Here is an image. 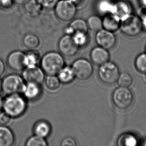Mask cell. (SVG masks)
<instances>
[{"instance_id": "1", "label": "cell", "mask_w": 146, "mask_h": 146, "mask_svg": "<svg viewBox=\"0 0 146 146\" xmlns=\"http://www.w3.org/2000/svg\"><path fill=\"white\" fill-rule=\"evenodd\" d=\"M4 99L3 110L12 118L21 116L26 112L27 103L24 96L20 94L7 95Z\"/></svg>"}, {"instance_id": "2", "label": "cell", "mask_w": 146, "mask_h": 146, "mask_svg": "<svg viewBox=\"0 0 146 146\" xmlns=\"http://www.w3.org/2000/svg\"><path fill=\"white\" fill-rule=\"evenodd\" d=\"M64 60L60 53L51 51L46 53L41 60V68L48 75H55L64 66Z\"/></svg>"}, {"instance_id": "3", "label": "cell", "mask_w": 146, "mask_h": 146, "mask_svg": "<svg viewBox=\"0 0 146 146\" xmlns=\"http://www.w3.org/2000/svg\"><path fill=\"white\" fill-rule=\"evenodd\" d=\"M26 83L20 75L11 74L7 75L2 80V91L7 95L21 94Z\"/></svg>"}, {"instance_id": "4", "label": "cell", "mask_w": 146, "mask_h": 146, "mask_svg": "<svg viewBox=\"0 0 146 146\" xmlns=\"http://www.w3.org/2000/svg\"><path fill=\"white\" fill-rule=\"evenodd\" d=\"M120 29L125 36L136 37L141 34L143 28L140 18L132 14L121 20Z\"/></svg>"}, {"instance_id": "5", "label": "cell", "mask_w": 146, "mask_h": 146, "mask_svg": "<svg viewBox=\"0 0 146 146\" xmlns=\"http://www.w3.org/2000/svg\"><path fill=\"white\" fill-rule=\"evenodd\" d=\"M98 75L99 78L102 83L106 85H111L117 81L120 72L118 67L115 63L108 61L100 66Z\"/></svg>"}, {"instance_id": "6", "label": "cell", "mask_w": 146, "mask_h": 146, "mask_svg": "<svg viewBox=\"0 0 146 146\" xmlns=\"http://www.w3.org/2000/svg\"><path fill=\"white\" fill-rule=\"evenodd\" d=\"M57 18L63 22H70L77 13V7L69 0H59L54 7Z\"/></svg>"}, {"instance_id": "7", "label": "cell", "mask_w": 146, "mask_h": 146, "mask_svg": "<svg viewBox=\"0 0 146 146\" xmlns=\"http://www.w3.org/2000/svg\"><path fill=\"white\" fill-rule=\"evenodd\" d=\"M112 100L114 104L118 108L126 110L132 104L133 95L128 88L120 87L113 93Z\"/></svg>"}, {"instance_id": "8", "label": "cell", "mask_w": 146, "mask_h": 146, "mask_svg": "<svg viewBox=\"0 0 146 146\" xmlns=\"http://www.w3.org/2000/svg\"><path fill=\"white\" fill-rule=\"evenodd\" d=\"M72 68L75 77L80 80H87L93 74V66L90 61L84 58L76 60L73 62Z\"/></svg>"}, {"instance_id": "9", "label": "cell", "mask_w": 146, "mask_h": 146, "mask_svg": "<svg viewBox=\"0 0 146 146\" xmlns=\"http://www.w3.org/2000/svg\"><path fill=\"white\" fill-rule=\"evenodd\" d=\"M79 46L75 43L72 36L65 35L59 40L58 49L62 55L72 57L77 53Z\"/></svg>"}, {"instance_id": "10", "label": "cell", "mask_w": 146, "mask_h": 146, "mask_svg": "<svg viewBox=\"0 0 146 146\" xmlns=\"http://www.w3.org/2000/svg\"><path fill=\"white\" fill-rule=\"evenodd\" d=\"M22 77L26 83H34L42 85L44 79V72L42 68L37 66L26 67L22 73Z\"/></svg>"}, {"instance_id": "11", "label": "cell", "mask_w": 146, "mask_h": 146, "mask_svg": "<svg viewBox=\"0 0 146 146\" xmlns=\"http://www.w3.org/2000/svg\"><path fill=\"white\" fill-rule=\"evenodd\" d=\"M95 40L98 46L108 50L114 48L116 43V38L114 33L103 29L97 32Z\"/></svg>"}, {"instance_id": "12", "label": "cell", "mask_w": 146, "mask_h": 146, "mask_svg": "<svg viewBox=\"0 0 146 146\" xmlns=\"http://www.w3.org/2000/svg\"><path fill=\"white\" fill-rule=\"evenodd\" d=\"M7 63L10 69L14 71H23L26 67L25 53L20 50L13 51L8 55Z\"/></svg>"}, {"instance_id": "13", "label": "cell", "mask_w": 146, "mask_h": 146, "mask_svg": "<svg viewBox=\"0 0 146 146\" xmlns=\"http://www.w3.org/2000/svg\"><path fill=\"white\" fill-rule=\"evenodd\" d=\"M110 54L107 49L100 46H97L92 49L90 53V59L95 65L100 66L109 61Z\"/></svg>"}, {"instance_id": "14", "label": "cell", "mask_w": 146, "mask_h": 146, "mask_svg": "<svg viewBox=\"0 0 146 146\" xmlns=\"http://www.w3.org/2000/svg\"><path fill=\"white\" fill-rule=\"evenodd\" d=\"M132 8L130 4L125 0H117L114 2L113 14L121 20L132 14Z\"/></svg>"}, {"instance_id": "15", "label": "cell", "mask_w": 146, "mask_h": 146, "mask_svg": "<svg viewBox=\"0 0 146 146\" xmlns=\"http://www.w3.org/2000/svg\"><path fill=\"white\" fill-rule=\"evenodd\" d=\"M88 31V28L86 22L82 19H76L71 21L69 26L65 28L64 33L65 35L72 36L77 32L87 33Z\"/></svg>"}, {"instance_id": "16", "label": "cell", "mask_w": 146, "mask_h": 146, "mask_svg": "<svg viewBox=\"0 0 146 146\" xmlns=\"http://www.w3.org/2000/svg\"><path fill=\"white\" fill-rule=\"evenodd\" d=\"M103 29L110 32H116L120 28L121 20L113 14H108L102 19Z\"/></svg>"}, {"instance_id": "17", "label": "cell", "mask_w": 146, "mask_h": 146, "mask_svg": "<svg viewBox=\"0 0 146 146\" xmlns=\"http://www.w3.org/2000/svg\"><path fill=\"white\" fill-rule=\"evenodd\" d=\"M15 137L12 130L7 126L0 125V146H12Z\"/></svg>"}, {"instance_id": "18", "label": "cell", "mask_w": 146, "mask_h": 146, "mask_svg": "<svg viewBox=\"0 0 146 146\" xmlns=\"http://www.w3.org/2000/svg\"><path fill=\"white\" fill-rule=\"evenodd\" d=\"M22 93L25 98L30 100L36 99L41 93L40 85L34 83H26Z\"/></svg>"}, {"instance_id": "19", "label": "cell", "mask_w": 146, "mask_h": 146, "mask_svg": "<svg viewBox=\"0 0 146 146\" xmlns=\"http://www.w3.org/2000/svg\"><path fill=\"white\" fill-rule=\"evenodd\" d=\"M114 2L111 0H99L96 5V9L98 14L105 16L113 14Z\"/></svg>"}, {"instance_id": "20", "label": "cell", "mask_w": 146, "mask_h": 146, "mask_svg": "<svg viewBox=\"0 0 146 146\" xmlns=\"http://www.w3.org/2000/svg\"><path fill=\"white\" fill-rule=\"evenodd\" d=\"M34 132L35 135L46 138L50 133L51 127L48 122L40 121L35 125Z\"/></svg>"}, {"instance_id": "21", "label": "cell", "mask_w": 146, "mask_h": 146, "mask_svg": "<svg viewBox=\"0 0 146 146\" xmlns=\"http://www.w3.org/2000/svg\"><path fill=\"white\" fill-rule=\"evenodd\" d=\"M57 77L60 82L63 84H68L73 81L75 78L74 73L72 67L65 66L62 68L57 74Z\"/></svg>"}, {"instance_id": "22", "label": "cell", "mask_w": 146, "mask_h": 146, "mask_svg": "<svg viewBox=\"0 0 146 146\" xmlns=\"http://www.w3.org/2000/svg\"><path fill=\"white\" fill-rule=\"evenodd\" d=\"M23 43L27 48L29 50H34L38 47L40 41L38 38L35 35L29 34L24 36Z\"/></svg>"}, {"instance_id": "23", "label": "cell", "mask_w": 146, "mask_h": 146, "mask_svg": "<svg viewBox=\"0 0 146 146\" xmlns=\"http://www.w3.org/2000/svg\"><path fill=\"white\" fill-rule=\"evenodd\" d=\"M25 5L26 11L32 17H38L42 12V8L36 0H30Z\"/></svg>"}, {"instance_id": "24", "label": "cell", "mask_w": 146, "mask_h": 146, "mask_svg": "<svg viewBox=\"0 0 146 146\" xmlns=\"http://www.w3.org/2000/svg\"><path fill=\"white\" fill-rule=\"evenodd\" d=\"M86 23L88 29L92 31L98 32L103 29L102 19L96 15H92L89 17Z\"/></svg>"}, {"instance_id": "25", "label": "cell", "mask_w": 146, "mask_h": 146, "mask_svg": "<svg viewBox=\"0 0 146 146\" xmlns=\"http://www.w3.org/2000/svg\"><path fill=\"white\" fill-rule=\"evenodd\" d=\"M39 59V53L35 50H30L25 53V64L26 67L36 66Z\"/></svg>"}, {"instance_id": "26", "label": "cell", "mask_w": 146, "mask_h": 146, "mask_svg": "<svg viewBox=\"0 0 146 146\" xmlns=\"http://www.w3.org/2000/svg\"><path fill=\"white\" fill-rule=\"evenodd\" d=\"M60 83L59 78L55 75H48L45 79L46 86L52 91H55L58 89Z\"/></svg>"}, {"instance_id": "27", "label": "cell", "mask_w": 146, "mask_h": 146, "mask_svg": "<svg viewBox=\"0 0 146 146\" xmlns=\"http://www.w3.org/2000/svg\"><path fill=\"white\" fill-rule=\"evenodd\" d=\"M117 82L120 87L129 88L132 84L133 79L130 74L124 72L119 75Z\"/></svg>"}, {"instance_id": "28", "label": "cell", "mask_w": 146, "mask_h": 146, "mask_svg": "<svg viewBox=\"0 0 146 146\" xmlns=\"http://www.w3.org/2000/svg\"><path fill=\"white\" fill-rule=\"evenodd\" d=\"M135 65L139 72L145 74L146 73V53L140 54L137 57Z\"/></svg>"}, {"instance_id": "29", "label": "cell", "mask_w": 146, "mask_h": 146, "mask_svg": "<svg viewBox=\"0 0 146 146\" xmlns=\"http://www.w3.org/2000/svg\"><path fill=\"white\" fill-rule=\"evenodd\" d=\"M26 145L27 146H47L48 143L44 138L35 135L28 139Z\"/></svg>"}, {"instance_id": "30", "label": "cell", "mask_w": 146, "mask_h": 146, "mask_svg": "<svg viewBox=\"0 0 146 146\" xmlns=\"http://www.w3.org/2000/svg\"><path fill=\"white\" fill-rule=\"evenodd\" d=\"M74 41L80 46H85L88 40V38L87 36V33L83 32H77L72 35Z\"/></svg>"}, {"instance_id": "31", "label": "cell", "mask_w": 146, "mask_h": 146, "mask_svg": "<svg viewBox=\"0 0 146 146\" xmlns=\"http://www.w3.org/2000/svg\"><path fill=\"white\" fill-rule=\"evenodd\" d=\"M119 145L134 146L137 144L136 138L132 135H124L119 140Z\"/></svg>"}, {"instance_id": "32", "label": "cell", "mask_w": 146, "mask_h": 146, "mask_svg": "<svg viewBox=\"0 0 146 146\" xmlns=\"http://www.w3.org/2000/svg\"><path fill=\"white\" fill-rule=\"evenodd\" d=\"M42 9L50 10L54 9L58 0H36Z\"/></svg>"}, {"instance_id": "33", "label": "cell", "mask_w": 146, "mask_h": 146, "mask_svg": "<svg viewBox=\"0 0 146 146\" xmlns=\"http://www.w3.org/2000/svg\"><path fill=\"white\" fill-rule=\"evenodd\" d=\"M12 118L4 111H0V125L7 126L10 124Z\"/></svg>"}, {"instance_id": "34", "label": "cell", "mask_w": 146, "mask_h": 146, "mask_svg": "<svg viewBox=\"0 0 146 146\" xmlns=\"http://www.w3.org/2000/svg\"><path fill=\"white\" fill-rule=\"evenodd\" d=\"M62 146H76V143L74 139L71 137H67L64 139L61 143Z\"/></svg>"}, {"instance_id": "35", "label": "cell", "mask_w": 146, "mask_h": 146, "mask_svg": "<svg viewBox=\"0 0 146 146\" xmlns=\"http://www.w3.org/2000/svg\"><path fill=\"white\" fill-rule=\"evenodd\" d=\"M13 3V0H0V6L5 9L11 8Z\"/></svg>"}, {"instance_id": "36", "label": "cell", "mask_w": 146, "mask_h": 146, "mask_svg": "<svg viewBox=\"0 0 146 146\" xmlns=\"http://www.w3.org/2000/svg\"><path fill=\"white\" fill-rule=\"evenodd\" d=\"M6 69L5 65L2 59H0V76L4 74Z\"/></svg>"}, {"instance_id": "37", "label": "cell", "mask_w": 146, "mask_h": 146, "mask_svg": "<svg viewBox=\"0 0 146 146\" xmlns=\"http://www.w3.org/2000/svg\"><path fill=\"white\" fill-rule=\"evenodd\" d=\"M14 3L18 5H25L30 0H13Z\"/></svg>"}, {"instance_id": "38", "label": "cell", "mask_w": 146, "mask_h": 146, "mask_svg": "<svg viewBox=\"0 0 146 146\" xmlns=\"http://www.w3.org/2000/svg\"><path fill=\"white\" fill-rule=\"evenodd\" d=\"M69 1L77 7V6H79L82 4L84 0H69Z\"/></svg>"}, {"instance_id": "39", "label": "cell", "mask_w": 146, "mask_h": 146, "mask_svg": "<svg viewBox=\"0 0 146 146\" xmlns=\"http://www.w3.org/2000/svg\"><path fill=\"white\" fill-rule=\"evenodd\" d=\"M3 104H4V99L0 96V111L3 109Z\"/></svg>"}, {"instance_id": "40", "label": "cell", "mask_w": 146, "mask_h": 146, "mask_svg": "<svg viewBox=\"0 0 146 146\" xmlns=\"http://www.w3.org/2000/svg\"><path fill=\"white\" fill-rule=\"evenodd\" d=\"M142 23L143 28H146V16L145 17V18H144L143 21H142Z\"/></svg>"}, {"instance_id": "41", "label": "cell", "mask_w": 146, "mask_h": 146, "mask_svg": "<svg viewBox=\"0 0 146 146\" xmlns=\"http://www.w3.org/2000/svg\"><path fill=\"white\" fill-rule=\"evenodd\" d=\"M140 1L142 5L146 8V0H140Z\"/></svg>"}, {"instance_id": "42", "label": "cell", "mask_w": 146, "mask_h": 146, "mask_svg": "<svg viewBox=\"0 0 146 146\" xmlns=\"http://www.w3.org/2000/svg\"><path fill=\"white\" fill-rule=\"evenodd\" d=\"M2 91V80L0 79V93Z\"/></svg>"}, {"instance_id": "43", "label": "cell", "mask_w": 146, "mask_h": 146, "mask_svg": "<svg viewBox=\"0 0 146 146\" xmlns=\"http://www.w3.org/2000/svg\"><path fill=\"white\" fill-rule=\"evenodd\" d=\"M144 78L145 80V81H146V73H145V75Z\"/></svg>"}]
</instances>
